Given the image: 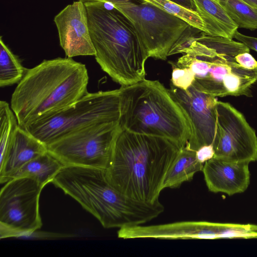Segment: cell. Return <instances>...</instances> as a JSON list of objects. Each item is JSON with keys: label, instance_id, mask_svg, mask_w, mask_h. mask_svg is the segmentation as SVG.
<instances>
[{"label": "cell", "instance_id": "6da1fadb", "mask_svg": "<svg viewBox=\"0 0 257 257\" xmlns=\"http://www.w3.org/2000/svg\"><path fill=\"white\" fill-rule=\"evenodd\" d=\"M181 148L166 138L122 130L105 174L108 182L138 201L155 203Z\"/></svg>", "mask_w": 257, "mask_h": 257}, {"label": "cell", "instance_id": "7a4b0ae2", "mask_svg": "<svg viewBox=\"0 0 257 257\" xmlns=\"http://www.w3.org/2000/svg\"><path fill=\"white\" fill-rule=\"evenodd\" d=\"M88 80L85 65L71 58L44 60L27 69L11 99L19 125L25 128L73 104L88 92Z\"/></svg>", "mask_w": 257, "mask_h": 257}, {"label": "cell", "instance_id": "3957f363", "mask_svg": "<svg viewBox=\"0 0 257 257\" xmlns=\"http://www.w3.org/2000/svg\"><path fill=\"white\" fill-rule=\"evenodd\" d=\"M52 183L74 199L105 228L140 225L164 210L160 201L140 202L121 193L107 180L103 169L64 166Z\"/></svg>", "mask_w": 257, "mask_h": 257}, {"label": "cell", "instance_id": "277c9868", "mask_svg": "<svg viewBox=\"0 0 257 257\" xmlns=\"http://www.w3.org/2000/svg\"><path fill=\"white\" fill-rule=\"evenodd\" d=\"M84 3L94 56L101 69L121 86L145 79V64L149 56L128 19L108 4Z\"/></svg>", "mask_w": 257, "mask_h": 257}, {"label": "cell", "instance_id": "5b68a950", "mask_svg": "<svg viewBox=\"0 0 257 257\" xmlns=\"http://www.w3.org/2000/svg\"><path fill=\"white\" fill-rule=\"evenodd\" d=\"M122 130L161 137L181 148L190 138V123L169 89L158 80L144 79L119 88Z\"/></svg>", "mask_w": 257, "mask_h": 257}, {"label": "cell", "instance_id": "8992f818", "mask_svg": "<svg viewBox=\"0 0 257 257\" xmlns=\"http://www.w3.org/2000/svg\"><path fill=\"white\" fill-rule=\"evenodd\" d=\"M183 55L174 62L189 68L194 75L192 85L214 97L251 96L250 88L257 81V68L247 69L239 65L235 56L221 52L199 36L181 50Z\"/></svg>", "mask_w": 257, "mask_h": 257}, {"label": "cell", "instance_id": "52a82bcc", "mask_svg": "<svg viewBox=\"0 0 257 257\" xmlns=\"http://www.w3.org/2000/svg\"><path fill=\"white\" fill-rule=\"evenodd\" d=\"M113 6L131 22L149 57L165 60L169 56L180 53L197 36L195 30L197 29L147 0Z\"/></svg>", "mask_w": 257, "mask_h": 257}, {"label": "cell", "instance_id": "ba28073f", "mask_svg": "<svg viewBox=\"0 0 257 257\" xmlns=\"http://www.w3.org/2000/svg\"><path fill=\"white\" fill-rule=\"evenodd\" d=\"M119 89L87 92L75 103L25 127L47 146L58 139L89 125L119 121Z\"/></svg>", "mask_w": 257, "mask_h": 257}, {"label": "cell", "instance_id": "9c48e42d", "mask_svg": "<svg viewBox=\"0 0 257 257\" xmlns=\"http://www.w3.org/2000/svg\"><path fill=\"white\" fill-rule=\"evenodd\" d=\"M120 131L119 121L96 123L53 141L47 151L64 166L105 170Z\"/></svg>", "mask_w": 257, "mask_h": 257}, {"label": "cell", "instance_id": "30bf717a", "mask_svg": "<svg viewBox=\"0 0 257 257\" xmlns=\"http://www.w3.org/2000/svg\"><path fill=\"white\" fill-rule=\"evenodd\" d=\"M43 187L29 178H15L0 192V237L29 235L42 226L39 199Z\"/></svg>", "mask_w": 257, "mask_h": 257}, {"label": "cell", "instance_id": "8fae6325", "mask_svg": "<svg viewBox=\"0 0 257 257\" xmlns=\"http://www.w3.org/2000/svg\"><path fill=\"white\" fill-rule=\"evenodd\" d=\"M214 157L237 162L257 160L255 132L243 114L227 102L217 101Z\"/></svg>", "mask_w": 257, "mask_h": 257}, {"label": "cell", "instance_id": "7c38bea8", "mask_svg": "<svg viewBox=\"0 0 257 257\" xmlns=\"http://www.w3.org/2000/svg\"><path fill=\"white\" fill-rule=\"evenodd\" d=\"M169 91L191 126L186 146L196 151L203 146L213 145L217 124L216 97L200 92L192 85L184 90L171 83Z\"/></svg>", "mask_w": 257, "mask_h": 257}, {"label": "cell", "instance_id": "4fadbf2b", "mask_svg": "<svg viewBox=\"0 0 257 257\" xmlns=\"http://www.w3.org/2000/svg\"><path fill=\"white\" fill-rule=\"evenodd\" d=\"M54 21L60 45L67 57L95 55L83 2L77 1L68 5L55 16Z\"/></svg>", "mask_w": 257, "mask_h": 257}, {"label": "cell", "instance_id": "5bb4252c", "mask_svg": "<svg viewBox=\"0 0 257 257\" xmlns=\"http://www.w3.org/2000/svg\"><path fill=\"white\" fill-rule=\"evenodd\" d=\"M248 164L215 157L206 161L202 171L209 190L228 195L243 192L249 184Z\"/></svg>", "mask_w": 257, "mask_h": 257}, {"label": "cell", "instance_id": "9a60e30c", "mask_svg": "<svg viewBox=\"0 0 257 257\" xmlns=\"http://www.w3.org/2000/svg\"><path fill=\"white\" fill-rule=\"evenodd\" d=\"M47 152L46 145L19 125L0 162V183H7L9 177L24 164Z\"/></svg>", "mask_w": 257, "mask_h": 257}, {"label": "cell", "instance_id": "2e32d148", "mask_svg": "<svg viewBox=\"0 0 257 257\" xmlns=\"http://www.w3.org/2000/svg\"><path fill=\"white\" fill-rule=\"evenodd\" d=\"M206 35L232 39L238 28L218 0H193Z\"/></svg>", "mask_w": 257, "mask_h": 257}, {"label": "cell", "instance_id": "e0dca14e", "mask_svg": "<svg viewBox=\"0 0 257 257\" xmlns=\"http://www.w3.org/2000/svg\"><path fill=\"white\" fill-rule=\"evenodd\" d=\"M64 165L48 152L30 160L13 173L10 180L19 178L32 179L45 187L52 182Z\"/></svg>", "mask_w": 257, "mask_h": 257}, {"label": "cell", "instance_id": "ac0fdd59", "mask_svg": "<svg viewBox=\"0 0 257 257\" xmlns=\"http://www.w3.org/2000/svg\"><path fill=\"white\" fill-rule=\"evenodd\" d=\"M203 167V164L197 159L195 151L186 146L181 148L166 175L163 189L179 187L183 183L191 180Z\"/></svg>", "mask_w": 257, "mask_h": 257}, {"label": "cell", "instance_id": "d6986e66", "mask_svg": "<svg viewBox=\"0 0 257 257\" xmlns=\"http://www.w3.org/2000/svg\"><path fill=\"white\" fill-rule=\"evenodd\" d=\"M27 69L23 66L19 57L14 54L0 38V86L6 87L18 83L23 78Z\"/></svg>", "mask_w": 257, "mask_h": 257}, {"label": "cell", "instance_id": "ffe728a7", "mask_svg": "<svg viewBox=\"0 0 257 257\" xmlns=\"http://www.w3.org/2000/svg\"><path fill=\"white\" fill-rule=\"evenodd\" d=\"M238 28L257 29V9L242 0H218Z\"/></svg>", "mask_w": 257, "mask_h": 257}, {"label": "cell", "instance_id": "44dd1931", "mask_svg": "<svg viewBox=\"0 0 257 257\" xmlns=\"http://www.w3.org/2000/svg\"><path fill=\"white\" fill-rule=\"evenodd\" d=\"M19 124L9 104L0 101V162L6 156L9 145Z\"/></svg>", "mask_w": 257, "mask_h": 257}, {"label": "cell", "instance_id": "7402d4cb", "mask_svg": "<svg viewBox=\"0 0 257 257\" xmlns=\"http://www.w3.org/2000/svg\"><path fill=\"white\" fill-rule=\"evenodd\" d=\"M167 12L182 19L192 27L204 32L203 22L199 14L194 11L170 0H147Z\"/></svg>", "mask_w": 257, "mask_h": 257}, {"label": "cell", "instance_id": "603a6c76", "mask_svg": "<svg viewBox=\"0 0 257 257\" xmlns=\"http://www.w3.org/2000/svg\"><path fill=\"white\" fill-rule=\"evenodd\" d=\"M172 67L171 83L176 87L186 90L194 81V75L188 68L179 67L174 62H169Z\"/></svg>", "mask_w": 257, "mask_h": 257}, {"label": "cell", "instance_id": "cb8c5ba5", "mask_svg": "<svg viewBox=\"0 0 257 257\" xmlns=\"http://www.w3.org/2000/svg\"><path fill=\"white\" fill-rule=\"evenodd\" d=\"M235 60L244 68L251 70L257 68V61L249 52H244L238 54L235 57Z\"/></svg>", "mask_w": 257, "mask_h": 257}, {"label": "cell", "instance_id": "d4e9b609", "mask_svg": "<svg viewBox=\"0 0 257 257\" xmlns=\"http://www.w3.org/2000/svg\"><path fill=\"white\" fill-rule=\"evenodd\" d=\"M214 155L213 145L203 146L196 151L197 159L202 164L213 158Z\"/></svg>", "mask_w": 257, "mask_h": 257}, {"label": "cell", "instance_id": "484cf974", "mask_svg": "<svg viewBox=\"0 0 257 257\" xmlns=\"http://www.w3.org/2000/svg\"><path fill=\"white\" fill-rule=\"evenodd\" d=\"M234 38L243 43L248 48L257 52V38L244 35L237 31L234 36Z\"/></svg>", "mask_w": 257, "mask_h": 257}, {"label": "cell", "instance_id": "4316f807", "mask_svg": "<svg viewBox=\"0 0 257 257\" xmlns=\"http://www.w3.org/2000/svg\"><path fill=\"white\" fill-rule=\"evenodd\" d=\"M77 1H81L83 3L91 2H103V3H105L106 4H108L112 6H114L115 4L120 3L130 2V1H141V2H143V1H147V0H77Z\"/></svg>", "mask_w": 257, "mask_h": 257}, {"label": "cell", "instance_id": "83f0119b", "mask_svg": "<svg viewBox=\"0 0 257 257\" xmlns=\"http://www.w3.org/2000/svg\"><path fill=\"white\" fill-rule=\"evenodd\" d=\"M176 3L185 8L192 11H196V8L193 0H170Z\"/></svg>", "mask_w": 257, "mask_h": 257}, {"label": "cell", "instance_id": "f1b7e54d", "mask_svg": "<svg viewBox=\"0 0 257 257\" xmlns=\"http://www.w3.org/2000/svg\"><path fill=\"white\" fill-rule=\"evenodd\" d=\"M251 7L257 9V0H242Z\"/></svg>", "mask_w": 257, "mask_h": 257}]
</instances>
